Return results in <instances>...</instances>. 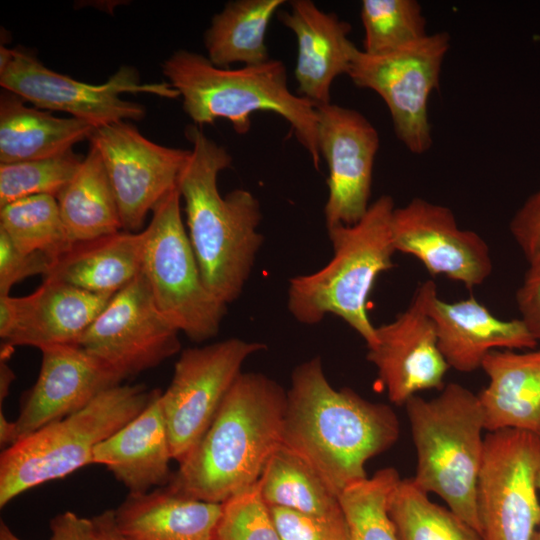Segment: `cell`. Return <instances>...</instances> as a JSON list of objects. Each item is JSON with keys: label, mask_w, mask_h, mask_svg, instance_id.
<instances>
[{"label": "cell", "mask_w": 540, "mask_h": 540, "mask_svg": "<svg viewBox=\"0 0 540 540\" xmlns=\"http://www.w3.org/2000/svg\"><path fill=\"white\" fill-rule=\"evenodd\" d=\"M316 110L319 151L329 170L326 227L354 225L370 207L379 135L371 122L354 109L329 103Z\"/></svg>", "instance_id": "cell-16"}, {"label": "cell", "mask_w": 540, "mask_h": 540, "mask_svg": "<svg viewBox=\"0 0 540 540\" xmlns=\"http://www.w3.org/2000/svg\"><path fill=\"white\" fill-rule=\"evenodd\" d=\"M436 294L433 280L421 283L403 312L376 327V341L367 347V360L376 367L378 382L395 405L404 406L421 391L445 386L450 367L439 349L429 312Z\"/></svg>", "instance_id": "cell-15"}, {"label": "cell", "mask_w": 540, "mask_h": 540, "mask_svg": "<svg viewBox=\"0 0 540 540\" xmlns=\"http://www.w3.org/2000/svg\"><path fill=\"white\" fill-rule=\"evenodd\" d=\"M540 436L488 432L477 484L482 540H535L540 523Z\"/></svg>", "instance_id": "cell-11"}, {"label": "cell", "mask_w": 540, "mask_h": 540, "mask_svg": "<svg viewBox=\"0 0 540 540\" xmlns=\"http://www.w3.org/2000/svg\"><path fill=\"white\" fill-rule=\"evenodd\" d=\"M449 47L448 33L438 32L381 55L357 48L351 61L347 75L357 87L373 90L384 100L397 138L414 154L432 146L428 100L439 87Z\"/></svg>", "instance_id": "cell-10"}, {"label": "cell", "mask_w": 540, "mask_h": 540, "mask_svg": "<svg viewBox=\"0 0 540 540\" xmlns=\"http://www.w3.org/2000/svg\"><path fill=\"white\" fill-rule=\"evenodd\" d=\"M363 52L381 55L427 35L426 20L416 0H363Z\"/></svg>", "instance_id": "cell-33"}, {"label": "cell", "mask_w": 540, "mask_h": 540, "mask_svg": "<svg viewBox=\"0 0 540 540\" xmlns=\"http://www.w3.org/2000/svg\"><path fill=\"white\" fill-rule=\"evenodd\" d=\"M537 485H538V489H539V493H540V469H539V472H538ZM535 540H540V523H539V526H538V529H537V532H536V535H535Z\"/></svg>", "instance_id": "cell-44"}, {"label": "cell", "mask_w": 540, "mask_h": 540, "mask_svg": "<svg viewBox=\"0 0 540 540\" xmlns=\"http://www.w3.org/2000/svg\"><path fill=\"white\" fill-rule=\"evenodd\" d=\"M13 379H14V373L12 369L6 363V353L1 352V363H0V400H1V403L6 398Z\"/></svg>", "instance_id": "cell-42"}, {"label": "cell", "mask_w": 540, "mask_h": 540, "mask_svg": "<svg viewBox=\"0 0 540 540\" xmlns=\"http://www.w3.org/2000/svg\"><path fill=\"white\" fill-rule=\"evenodd\" d=\"M110 295H99L53 278L33 293L0 296V337L4 347L77 345L104 309Z\"/></svg>", "instance_id": "cell-19"}, {"label": "cell", "mask_w": 540, "mask_h": 540, "mask_svg": "<svg viewBox=\"0 0 540 540\" xmlns=\"http://www.w3.org/2000/svg\"><path fill=\"white\" fill-rule=\"evenodd\" d=\"M284 0H234L216 13L204 34L210 62L222 68L234 63L262 64L270 59L267 28Z\"/></svg>", "instance_id": "cell-28"}, {"label": "cell", "mask_w": 540, "mask_h": 540, "mask_svg": "<svg viewBox=\"0 0 540 540\" xmlns=\"http://www.w3.org/2000/svg\"><path fill=\"white\" fill-rule=\"evenodd\" d=\"M92 540H128L118 529L114 510H106L90 519Z\"/></svg>", "instance_id": "cell-41"}, {"label": "cell", "mask_w": 540, "mask_h": 540, "mask_svg": "<svg viewBox=\"0 0 540 540\" xmlns=\"http://www.w3.org/2000/svg\"><path fill=\"white\" fill-rule=\"evenodd\" d=\"M281 540H349L344 515L323 517L269 506Z\"/></svg>", "instance_id": "cell-36"}, {"label": "cell", "mask_w": 540, "mask_h": 540, "mask_svg": "<svg viewBox=\"0 0 540 540\" xmlns=\"http://www.w3.org/2000/svg\"><path fill=\"white\" fill-rule=\"evenodd\" d=\"M88 139L102 158L123 230L139 232L147 214L177 187L190 149L152 142L127 121L94 128Z\"/></svg>", "instance_id": "cell-14"}, {"label": "cell", "mask_w": 540, "mask_h": 540, "mask_svg": "<svg viewBox=\"0 0 540 540\" xmlns=\"http://www.w3.org/2000/svg\"><path fill=\"white\" fill-rule=\"evenodd\" d=\"M54 261L42 252L19 251L0 231V296L10 295L12 287L25 278L47 276Z\"/></svg>", "instance_id": "cell-37"}, {"label": "cell", "mask_w": 540, "mask_h": 540, "mask_svg": "<svg viewBox=\"0 0 540 540\" xmlns=\"http://www.w3.org/2000/svg\"><path fill=\"white\" fill-rule=\"evenodd\" d=\"M393 467L348 485L339 495L349 540H398L389 516V496L400 480Z\"/></svg>", "instance_id": "cell-32"}, {"label": "cell", "mask_w": 540, "mask_h": 540, "mask_svg": "<svg viewBox=\"0 0 540 540\" xmlns=\"http://www.w3.org/2000/svg\"><path fill=\"white\" fill-rule=\"evenodd\" d=\"M393 198L382 195L354 225L328 228L333 256L321 269L289 280L287 307L299 323L314 325L328 314L344 320L366 342L376 341L368 299L378 276L394 267Z\"/></svg>", "instance_id": "cell-5"}, {"label": "cell", "mask_w": 540, "mask_h": 540, "mask_svg": "<svg viewBox=\"0 0 540 540\" xmlns=\"http://www.w3.org/2000/svg\"><path fill=\"white\" fill-rule=\"evenodd\" d=\"M144 231L119 232L77 242L58 256L44 278L113 296L142 272Z\"/></svg>", "instance_id": "cell-25"}, {"label": "cell", "mask_w": 540, "mask_h": 540, "mask_svg": "<svg viewBox=\"0 0 540 540\" xmlns=\"http://www.w3.org/2000/svg\"><path fill=\"white\" fill-rule=\"evenodd\" d=\"M178 188L154 208L144 229L142 273L154 302L179 332L196 342L215 337L227 312L207 288L184 227Z\"/></svg>", "instance_id": "cell-8"}, {"label": "cell", "mask_w": 540, "mask_h": 540, "mask_svg": "<svg viewBox=\"0 0 540 540\" xmlns=\"http://www.w3.org/2000/svg\"><path fill=\"white\" fill-rule=\"evenodd\" d=\"M520 319L540 342V259L528 264L523 281L516 292Z\"/></svg>", "instance_id": "cell-39"}, {"label": "cell", "mask_w": 540, "mask_h": 540, "mask_svg": "<svg viewBox=\"0 0 540 540\" xmlns=\"http://www.w3.org/2000/svg\"><path fill=\"white\" fill-rule=\"evenodd\" d=\"M82 160L83 157L70 150L49 158L0 163V208L36 195L57 198Z\"/></svg>", "instance_id": "cell-34"}, {"label": "cell", "mask_w": 540, "mask_h": 540, "mask_svg": "<svg viewBox=\"0 0 540 540\" xmlns=\"http://www.w3.org/2000/svg\"><path fill=\"white\" fill-rule=\"evenodd\" d=\"M213 540H281L258 481L222 503Z\"/></svg>", "instance_id": "cell-35"}, {"label": "cell", "mask_w": 540, "mask_h": 540, "mask_svg": "<svg viewBox=\"0 0 540 540\" xmlns=\"http://www.w3.org/2000/svg\"><path fill=\"white\" fill-rule=\"evenodd\" d=\"M161 393L156 389L148 405L93 452V464L105 466L129 494L166 486L173 474Z\"/></svg>", "instance_id": "cell-22"}, {"label": "cell", "mask_w": 540, "mask_h": 540, "mask_svg": "<svg viewBox=\"0 0 540 540\" xmlns=\"http://www.w3.org/2000/svg\"><path fill=\"white\" fill-rule=\"evenodd\" d=\"M94 127L74 117H55L25 105L4 90L0 97V163L54 157L89 138Z\"/></svg>", "instance_id": "cell-26"}, {"label": "cell", "mask_w": 540, "mask_h": 540, "mask_svg": "<svg viewBox=\"0 0 540 540\" xmlns=\"http://www.w3.org/2000/svg\"><path fill=\"white\" fill-rule=\"evenodd\" d=\"M286 404L287 391L275 380L242 372L166 486L187 497L223 503L256 483L282 445Z\"/></svg>", "instance_id": "cell-3"}, {"label": "cell", "mask_w": 540, "mask_h": 540, "mask_svg": "<svg viewBox=\"0 0 540 540\" xmlns=\"http://www.w3.org/2000/svg\"><path fill=\"white\" fill-rule=\"evenodd\" d=\"M391 232L396 252L415 257L432 276L443 275L472 289L493 270L488 244L476 232L460 228L446 206L415 197L394 209Z\"/></svg>", "instance_id": "cell-17"}, {"label": "cell", "mask_w": 540, "mask_h": 540, "mask_svg": "<svg viewBox=\"0 0 540 540\" xmlns=\"http://www.w3.org/2000/svg\"><path fill=\"white\" fill-rule=\"evenodd\" d=\"M155 390L112 387L81 410L20 439L0 456V507L25 491L93 464L95 447L135 418Z\"/></svg>", "instance_id": "cell-7"}, {"label": "cell", "mask_w": 540, "mask_h": 540, "mask_svg": "<svg viewBox=\"0 0 540 540\" xmlns=\"http://www.w3.org/2000/svg\"><path fill=\"white\" fill-rule=\"evenodd\" d=\"M0 540H22L4 522L0 523Z\"/></svg>", "instance_id": "cell-43"}, {"label": "cell", "mask_w": 540, "mask_h": 540, "mask_svg": "<svg viewBox=\"0 0 540 540\" xmlns=\"http://www.w3.org/2000/svg\"><path fill=\"white\" fill-rule=\"evenodd\" d=\"M388 512L398 540H482L452 510L432 502L412 478L398 481L389 496Z\"/></svg>", "instance_id": "cell-30"}, {"label": "cell", "mask_w": 540, "mask_h": 540, "mask_svg": "<svg viewBox=\"0 0 540 540\" xmlns=\"http://www.w3.org/2000/svg\"><path fill=\"white\" fill-rule=\"evenodd\" d=\"M400 423L387 404L366 400L350 388H334L319 356L291 374L282 445L301 457L338 497L367 477L365 465L392 447Z\"/></svg>", "instance_id": "cell-1"}, {"label": "cell", "mask_w": 540, "mask_h": 540, "mask_svg": "<svg viewBox=\"0 0 540 540\" xmlns=\"http://www.w3.org/2000/svg\"><path fill=\"white\" fill-rule=\"evenodd\" d=\"M279 19L297 40V94L316 107L331 103L334 80L348 74L357 47L348 38L351 25L311 0H293Z\"/></svg>", "instance_id": "cell-20"}, {"label": "cell", "mask_w": 540, "mask_h": 540, "mask_svg": "<svg viewBox=\"0 0 540 540\" xmlns=\"http://www.w3.org/2000/svg\"><path fill=\"white\" fill-rule=\"evenodd\" d=\"M162 72L194 125L226 119L237 134L244 135L251 128L252 113L273 112L286 120L319 169L316 106L291 92L282 61L270 58L258 65L222 68L199 53L180 49L163 62Z\"/></svg>", "instance_id": "cell-4"}, {"label": "cell", "mask_w": 540, "mask_h": 540, "mask_svg": "<svg viewBox=\"0 0 540 540\" xmlns=\"http://www.w3.org/2000/svg\"><path fill=\"white\" fill-rule=\"evenodd\" d=\"M509 229L528 264L540 259V188L517 210Z\"/></svg>", "instance_id": "cell-38"}, {"label": "cell", "mask_w": 540, "mask_h": 540, "mask_svg": "<svg viewBox=\"0 0 540 540\" xmlns=\"http://www.w3.org/2000/svg\"><path fill=\"white\" fill-rule=\"evenodd\" d=\"M0 231L22 252H42L56 259L71 247L57 199L36 195L0 208Z\"/></svg>", "instance_id": "cell-31"}, {"label": "cell", "mask_w": 540, "mask_h": 540, "mask_svg": "<svg viewBox=\"0 0 540 540\" xmlns=\"http://www.w3.org/2000/svg\"><path fill=\"white\" fill-rule=\"evenodd\" d=\"M266 348L261 342L229 338L181 352L171 382L160 397L173 460L180 463L192 451L245 361Z\"/></svg>", "instance_id": "cell-12"}, {"label": "cell", "mask_w": 540, "mask_h": 540, "mask_svg": "<svg viewBox=\"0 0 540 540\" xmlns=\"http://www.w3.org/2000/svg\"><path fill=\"white\" fill-rule=\"evenodd\" d=\"M185 135L190 153L177 181L184 200L187 234L205 285L228 305L239 298L263 244L258 199L248 190L221 195L218 175L230 167L229 152L207 137L197 125Z\"/></svg>", "instance_id": "cell-2"}, {"label": "cell", "mask_w": 540, "mask_h": 540, "mask_svg": "<svg viewBox=\"0 0 540 540\" xmlns=\"http://www.w3.org/2000/svg\"><path fill=\"white\" fill-rule=\"evenodd\" d=\"M1 87L36 108L68 113L94 128L120 121L141 120L144 106L121 94L150 93L174 99L179 93L168 83H141L138 71L120 67L106 82L90 84L55 72L25 49L0 48Z\"/></svg>", "instance_id": "cell-9"}, {"label": "cell", "mask_w": 540, "mask_h": 540, "mask_svg": "<svg viewBox=\"0 0 540 540\" xmlns=\"http://www.w3.org/2000/svg\"><path fill=\"white\" fill-rule=\"evenodd\" d=\"M56 199L71 244L123 230L113 187L102 158L92 145Z\"/></svg>", "instance_id": "cell-27"}, {"label": "cell", "mask_w": 540, "mask_h": 540, "mask_svg": "<svg viewBox=\"0 0 540 540\" xmlns=\"http://www.w3.org/2000/svg\"><path fill=\"white\" fill-rule=\"evenodd\" d=\"M481 368L489 379L477 394L485 430L515 429L540 436V349L493 350Z\"/></svg>", "instance_id": "cell-23"}, {"label": "cell", "mask_w": 540, "mask_h": 540, "mask_svg": "<svg viewBox=\"0 0 540 540\" xmlns=\"http://www.w3.org/2000/svg\"><path fill=\"white\" fill-rule=\"evenodd\" d=\"M258 483L268 506L323 517L343 515L338 496L312 467L284 445L268 459Z\"/></svg>", "instance_id": "cell-29"}, {"label": "cell", "mask_w": 540, "mask_h": 540, "mask_svg": "<svg viewBox=\"0 0 540 540\" xmlns=\"http://www.w3.org/2000/svg\"><path fill=\"white\" fill-rule=\"evenodd\" d=\"M179 333L158 310L141 272L112 296L77 345L125 380L177 354Z\"/></svg>", "instance_id": "cell-13"}, {"label": "cell", "mask_w": 540, "mask_h": 540, "mask_svg": "<svg viewBox=\"0 0 540 540\" xmlns=\"http://www.w3.org/2000/svg\"><path fill=\"white\" fill-rule=\"evenodd\" d=\"M49 540H92L90 519L66 511L50 521Z\"/></svg>", "instance_id": "cell-40"}, {"label": "cell", "mask_w": 540, "mask_h": 540, "mask_svg": "<svg viewBox=\"0 0 540 540\" xmlns=\"http://www.w3.org/2000/svg\"><path fill=\"white\" fill-rule=\"evenodd\" d=\"M429 312L442 355L450 368L460 372L481 368L493 350H529L538 344L520 318L500 319L473 296L446 302L436 294Z\"/></svg>", "instance_id": "cell-21"}, {"label": "cell", "mask_w": 540, "mask_h": 540, "mask_svg": "<svg viewBox=\"0 0 540 540\" xmlns=\"http://www.w3.org/2000/svg\"><path fill=\"white\" fill-rule=\"evenodd\" d=\"M40 351V372L13 421L12 444L81 410L124 380L109 365L79 345H55Z\"/></svg>", "instance_id": "cell-18"}, {"label": "cell", "mask_w": 540, "mask_h": 540, "mask_svg": "<svg viewBox=\"0 0 540 540\" xmlns=\"http://www.w3.org/2000/svg\"><path fill=\"white\" fill-rule=\"evenodd\" d=\"M404 406L417 454L414 483L480 533L477 484L485 427L477 395L452 382L435 398L415 395Z\"/></svg>", "instance_id": "cell-6"}, {"label": "cell", "mask_w": 540, "mask_h": 540, "mask_svg": "<svg viewBox=\"0 0 540 540\" xmlns=\"http://www.w3.org/2000/svg\"><path fill=\"white\" fill-rule=\"evenodd\" d=\"M221 508L163 486L128 494L114 517L128 540H213Z\"/></svg>", "instance_id": "cell-24"}]
</instances>
